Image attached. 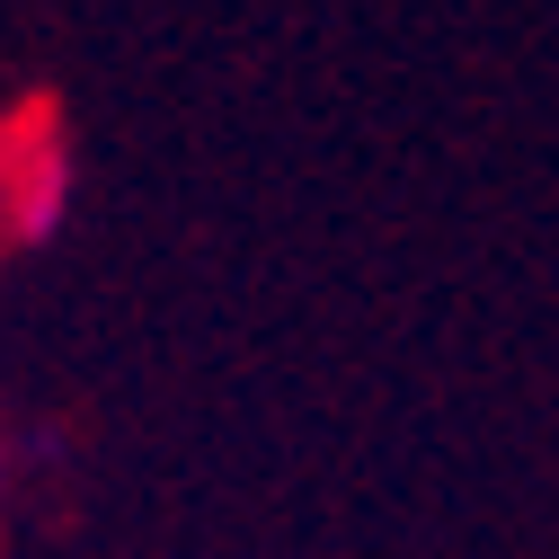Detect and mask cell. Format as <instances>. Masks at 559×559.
I'll list each match as a JSON object with an SVG mask.
<instances>
[{
  "instance_id": "obj_1",
  "label": "cell",
  "mask_w": 559,
  "mask_h": 559,
  "mask_svg": "<svg viewBox=\"0 0 559 559\" xmlns=\"http://www.w3.org/2000/svg\"><path fill=\"white\" fill-rule=\"evenodd\" d=\"M72 204V152H62L53 107H19L0 124V231L10 240H45Z\"/></svg>"
},
{
  "instance_id": "obj_2",
  "label": "cell",
  "mask_w": 559,
  "mask_h": 559,
  "mask_svg": "<svg viewBox=\"0 0 559 559\" xmlns=\"http://www.w3.org/2000/svg\"><path fill=\"white\" fill-rule=\"evenodd\" d=\"M0 488H10V444H0Z\"/></svg>"
}]
</instances>
